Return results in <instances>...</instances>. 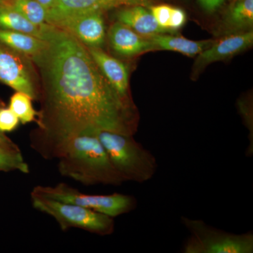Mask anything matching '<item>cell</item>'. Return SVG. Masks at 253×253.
<instances>
[{"label": "cell", "mask_w": 253, "mask_h": 253, "mask_svg": "<svg viewBox=\"0 0 253 253\" xmlns=\"http://www.w3.org/2000/svg\"><path fill=\"white\" fill-rule=\"evenodd\" d=\"M47 47L36 63L42 76L43 107L32 148L59 158L76 136L104 130L134 135L135 106L126 104L106 81L87 47L62 28L48 24Z\"/></svg>", "instance_id": "cell-1"}, {"label": "cell", "mask_w": 253, "mask_h": 253, "mask_svg": "<svg viewBox=\"0 0 253 253\" xmlns=\"http://www.w3.org/2000/svg\"><path fill=\"white\" fill-rule=\"evenodd\" d=\"M58 159L60 174L84 185L118 186L124 182L94 134L75 137Z\"/></svg>", "instance_id": "cell-2"}, {"label": "cell", "mask_w": 253, "mask_h": 253, "mask_svg": "<svg viewBox=\"0 0 253 253\" xmlns=\"http://www.w3.org/2000/svg\"><path fill=\"white\" fill-rule=\"evenodd\" d=\"M104 146L108 156L123 180L144 183L152 179L158 168L152 153L137 142L133 135L110 131L93 133Z\"/></svg>", "instance_id": "cell-3"}, {"label": "cell", "mask_w": 253, "mask_h": 253, "mask_svg": "<svg viewBox=\"0 0 253 253\" xmlns=\"http://www.w3.org/2000/svg\"><path fill=\"white\" fill-rule=\"evenodd\" d=\"M31 196L33 207L54 218L63 231L77 228L100 236L114 232L115 221L110 216L41 195L31 193Z\"/></svg>", "instance_id": "cell-4"}, {"label": "cell", "mask_w": 253, "mask_h": 253, "mask_svg": "<svg viewBox=\"0 0 253 253\" xmlns=\"http://www.w3.org/2000/svg\"><path fill=\"white\" fill-rule=\"evenodd\" d=\"M189 231L183 246L184 253H253L252 232L236 234L216 229L201 219L181 217Z\"/></svg>", "instance_id": "cell-5"}, {"label": "cell", "mask_w": 253, "mask_h": 253, "mask_svg": "<svg viewBox=\"0 0 253 253\" xmlns=\"http://www.w3.org/2000/svg\"><path fill=\"white\" fill-rule=\"evenodd\" d=\"M31 193L77 205L113 218L131 212L137 206V201L130 195H88L63 183L54 186H36Z\"/></svg>", "instance_id": "cell-6"}, {"label": "cell", "mask_w": 253, "mask_h": 253, "mask_svg": "<svg viewBox=\"0 0 253 253\" xmlns=\"http://www.w3.org/2000/svg\"><path fill=\"white\" fill-rule=\"evenodd\" d=\"M0 82L16 91L38 98L36 76L31 61L0 43Z\"/></svg>", "instance_id": "cell-7"}, {"label": "cell", "mask_w": 253, "mask_h": 253, "mask_svg": "<svg viewBox=\"0 0 253 253\" xmlns=\"http://www.w3.org/2000/svg\"><path fill=\"white\" fill-rule=\"evenodd\" d=\"M253 44V31L226 35L214 41L211 46L196 56L191 74L193 78L199 76L208 65L231 59L251 48Z\"/></svg>", "instance_id": "cell-8"}, {"label": "cell", "mask_w": 253, "mask_h": 253, "mask_svg": "<svg viewBox=\"0 0 253 253\" xmlns=\"http://www.w3.org/2000/svg\"><path fill=\"white\" fill-rule=\"evenodd\" d=\"M154 0H55L48 12V23L55 25L61 20L86 13L101 11L121 6H149Z\"/></svg>", "instance_id": "cell-9"}, {"label": "cell", "mask_w": 253, "mask_h": 253, "mask_svg": "<svg viewBox=\"0 0 253 253\" xmlns=\"http://www.w3.org/2000/svg\"><path fill=\"white\" fill-rule=\"evenodd\" d=\"M54 26L71 33L86 47L101 48L104 45L106 26L101 11L65 18Z\"/></svg>", "instance_id": "cell-10"}, {"label": "cell", "mask_w": 253, "mask_h": 253, "mask_svg": "<svg viewBox=\"0 0 253 253\" xmlns=\"http://www.w3.org/2000/svg\"><path fill=\"white\" fill-rule=\"evenodd\" d=\"M103 76L126 104L134 106L129 96V74L126 65L110 56L101 48L87 47Z\"/></svg>", "instance_id": "cell-11"}, {"label": "cell", "mask_w": 253, "mask_h": 253, "mask_svg": "<svg viewBox=\"0 0 253 253\" xmlns=\"http://www.w3.org/2000/svg\"><path fill=\"white\" fill-rule=\"evenodd\" d=\"M109 42L113 51L126 57H132L149 52L151 44L147 37L141 36L121 22L113 23L110 28Z\"/></svg>", "instance_id": "cell-12"}, {"label": "cell", "mask_w": 253, "mask_h": 253, "mask_svg": "<svg viewBox=\"0 0 253 253\" xmlns=\"http://www.w3.org/2000/svg\"><path fill=\"white\" fill-rule=\"evenodd\" d=\"M0 43L36 63L47 47V42L26 33L0 28Z\"/></svg>", "instance_id": "cell-13"}, {"label": "cell", "mask_w": 253, "mask_h": 253, "mask_svg": "<svg viewBox=\"0 0 253 253\" xmlns=\"http://www.w3.org/2000/svg\"><path fill=\"white\" fill-rule=\"evenodd\" d=\"M145 7L139 5L126 6L118 11L116 19L142 36L168 33L158 24L150 10Z\"/></svg>", "instance_id": "cell-14"}, {"label": "cell", "mask_w": 253, "mask_h": 253, "mask_svg": "<svg viewBox=\"0 0 253 253\" xmlns=\"http://www.w3.org/2000/svg\"><path fill=\"white\" fill-rule=\"evenodd\" d=\"M147 38L151 42L152 51L161 50L175 51L189 57H196L200 53L211 46L214 42L213 40L191 41L184 37L166 35V33L154 35Z\"/></svg>", "instance_id": "cell-15"}, {"label": "cell", "mask_w": 253, "mask_h": 253, "mask_svg": "<svg viewBox=\"0 0 253 253\" xmlns=\"http://www.w3.org/2000/svg\"><path fill=\"white\" fill-rule=\"evenodd\" d=\"M253 0H234L224 16L223 27L226 34L252 31Z\"/></svg>", "instance_id": "cell-16"}, {"label": "cell", "mask_w": 253, "mask_h": 253, "mask_svg": "<svg viewBox=\"0 0 253 253\" xmlns=\"http://www.w3.org/2000/svg\"><path fill=\"white\" fill-rule=\"evenodd\" d=\"M48 24L43 26H36L16 11L9 2L0 5L1 29L26 33L44 41L46 28Z\"/></svg>", "instance_id": "cell-17"}, {"label": "cell", "mask_w": 253, "mask_h": 253, "mask_svg": "<svg viewBox=\"0 0 253 253\" xmlns=\"http://www.w3.org/2000/svg\"><path fill=\"white\" fill-rule=\"evenodd\" d=\"M9 3L33 24L38 26L48 24L47 10L36 0H9Z\"/></svg>", "instance_id": "cell-18"}, {"label": "cell", "mask_w": 253, "mask_h": 253, "mask_svg": "<svg viewBox=\"0 0 253 253\" xmlns=\"http://www.w3.org/2000/svg\"><path fill=\"white\" fill-rule=\"evenodd\" d=\"M32 100L31 96L21 91H16L10 99L9 109L23 124L36 121L38 113L33 108Z\"/></svg>", "instance_id": "cell-19"}, {"label": "cell", "mask_w": 253, "mask_h": 253, "mask_svg": "<svg viewBox=\"0 0 253 253\" xmlns=\"http://www.w3.org/2000/svg\"><path fill=\"white\" fill-rule=\"evenodd\" d=\"M14 170L28 174L29 166L25 161L20 150L9 149L0 146V171Z\"/></svg>", "instance_id": "cell-20"}, {"label": "cell", "mask_w": 253, "mask_h": 253, "mask_svg": "<svg viewBox=\"0 0 253 253\" xmlns=\"http://www.w3.org/2000/svg\"><path fill=\"white\" fill-rule=\"evenodd\" d=\"M19 123V119L9 108H0V132L15 130Z\"/></svg>", "instance_id": "cell-21"}, {"label": "cell", "mask_w": 253, "mask_h": 253, "mask_svg": "<svg viewBox=\"0 0 253 253\" xmlns=\"http://www.w3.org/2000/svg\"><path fill=\"white\" fill-rule=\"evenodd\" d=\"M172 8V6L168 4H159L150 6V11L154 16L156 22L168 33H169L168 31V24L170 18Z\"/></svg>", "instance_id": "cell-22"}, {"label": "cell", "mask_w": 253, "mask_h": 253, "mask_svg": "<svg viewBox=\"0 0 253 253\" xmlns=\"http://www.w3.org/2000/svg\"><path fill=\"white\" fill-rule=\"evenodd\" d=\"M186 21L185 11L180 8L172 6L170 18H169V24H168V31H169V33L179 31L185 25Z\"/></svg>", "instance_id": "cell-23"}, {"label": "cell", "mask_w": 253, "mask_h": 253, "mask_svg": "<svg viewBox=\"0 0 253 253\" xmlns=\"http://www.w3.org/2000/svg\"><path fill=\"white\" fill-rule=\"evenodd\" d=\"M198 1L205 11L213 13L221 7L225 0H198Z\"/></svg>", "instance_id": "cell-24"}, {"label": "cell", "mask_w": 253, "mask_h": 253, "mask_svg": "<svg viewBox=\"0 0 253 253\" xmlns=\"http://www.w3.org/2000/svg\"><path fill=\"white\" fill-rule=\"evenodd\" d=\"M0 146L9 149L19 150L18 146L11 139L4 135V133L1 132H0Z\"/></svg>", "instance_id": "cell-25"}, {"label": "cell", "mask_w": 253, "mask_h": 253, "mask_svg": "<svg viewBox=\"0 0 253 253\" xmlns=\"http://www.w3.org/2000/svg\"><path fill=\"white\" fill-rule=\"evenodd\" d=\"M36 1L42 5L49 12V10L54 6L55 0H36Z\"/></svg>", "instance_id": "cell-26"}, {"label": "cell", "mask_w": 253, "mask_h": 253, "mask_svg": "<svg viewBox=\"0 0 253 253\" xmlns=\"http://www.w3.org/2000/svg\"><path fill=\"white\" fill-rule=\"evenodd\" d=\"M9 2V0H0V5Z\"/></svg>", "instance_id": "cell-27"}]
</instances>
